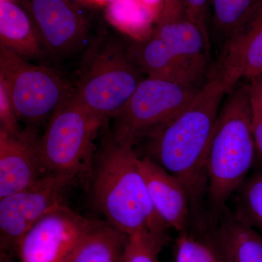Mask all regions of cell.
Listing matches in <instances>:
<instances>
[{"mask_svg": "<svg viewBox=\"0 0 262 262\" xmlns=\"http://www.w3.org/2000/svg\"><path fill=\"white\" fill-rule=\"evenodd\" d=\"M141 1L155 13L158 19L163 10V0H141Z\"/></svg>", "mask_w": 262, "mask_h": 262, "instance_id": "cell-28", "label": "cell"}, {"mask_svg": "<svg viewBox=\"0 0 262 262\" xmlns=\"http://www.w3.org/2000/svg\"><path fill=\"white\" fill-rule=\"evenodd\" d=\"M142 80L126 48L115 39H102L91 50L74 97L103 122L123 110Z\"/></svg>", "mask_w": 262, "mask_h": 262, "instance_id": "cell-4", "label": "cell"}, {"mask_svg": "<svg viewBox=\"0 0 262 262\" xmlns=\"http://www.w3.org/2000/svg\"><path fill=\"white\" fill-rule=\"evenodd\" d=\"M76 177L44 174L30 187L0 198L1 254L16 253L27 231L48 212L63 204L65 193Z\"/></svg>", "mask_w": 262, "mask_h": 262, "instance_id": "cell-8", "label": "cell"}, {"mask_svg": "<svg viewBox=\"0 0 262 262\" xmlns=\"http://www.w3.org/2000/svg\"><path fill=\"white\" fill-rule=\"evenodd\" d=\"M210 242L220 262H262V234L226 211Z\"/></svg>", "mask_w": 262, "mask_h": 262, "instance_id": "cell-15", "label": "cell"}, {"mask_svg": "<svg viewBox=\"0 0 262 262\" xmlns=\"http://www.w3.org/2000/svg\"><path fill=\"white\" fill-rule=\"evenodd\" d=\"M250 106H251V127L256 146L257 160L262 165V82L253 79L248 84Z\"/></svg>", "mask_w": 262, "mask_h": 262, "instance_id": "cell-24", "label": "cell"}, {"mask_svg": "<svg viewBox=\"0 0 262 262\" xmlns=\"http://www.w3.org/2000/svg\"><path fill=\"white\" fill-rule=\"evenodd\" d=\"M234 216L262 234V165L245 179L234 193Z\"/></svg>", "mask_w": 262, "mask_h": 262, "instance_id": "cell-21", "label": "cell"}, {"mask_svg": "<svg viewBox=\"0 0 262 262\" xmlns=\"http://www.w3.org/2000/svg\"><path fill=\"white\" fill-rule=\"evenodd\" d=\"M1 1H4V0H1Z\"/></svg>", "mask_w": 262, "mask_h": 262, "instance_id": "cell-31", "label": "cell"}, {"mask_svg": "<svg viewBox=\"0 0 262 262\" xmlns=\"http://www.w3.org/2000/svg\"><path fill=\"white\" fill-rule=\"evenodd\" d=\"M208 75L206 83L184 110L149 131L148 156L184 184L192 220L201 226L206 218L208 149L224 98L234 88L214 69Z\"/></svg>", "mask_w": 262, "mask_h": 262, "instance_id": "cell-1", "label": "cell"}, {"mask_svg": "<svg viewBox=\"0 0 262 262\" xmlns=\"http://www.w3.org/2000/svg\"><path fill=\"white\" fill-rule=\"evenodd\" d=\"M96 222L64 204L56 207L24 234L17 248L15 262H67ZM1 262L14 261L1 255Z\"/></svg>", "mask_w": 262, "mask_h": 262, "instance_id": "cell-9", "label": "cell"}, {"mask_svg": "<svg viewBox=\"0 0 262 262\" xmlns=\"http://www.w3.org/2000/svg\"><path fill=\"white\" fill-rule=\"evenodd\" d=\"M106 18L137 40L149 37L150 26L157 20L155 13L141 0H115L107 5Z\"/></svg>", "mask_w": 262, "mask_h": 262, "instance_id": "cell-20", "label": "cell"}, {"mask_svg": "<svg viewBox=\"0 0 262 262\" xmlns=\"http://www.w3.org/2000/svg\"><path fill=\"white\" fill-rule=\"evenodd\" d=\"M254 79H258V80L261 81V82H262V74L261 75L258 76V77H255Z\"/></svg>", "mask_w": 262, "mask_h": 262, "instance_id": "cell-30", "label": "cell"}, {"mask_svg": "<svg viewBox=\"0 0 262 262\" xmlns=\"http://www.w3.org/2000/svg\"><path fill=\"white\" fill-rule=\"evenodd\" d=\"M127 241L108 222H96L67 262H123Z\"/></svg>", "mask_w": 262, "mask_h": 262, "instance_id": "cell-18", "label": "cell"}, {"mask_svg": "<svg viewBox=\"0 0 262 262\" xmlns=\"http://www.w3.org/2000/svg\"><path fill=\"white\" fill-rule=\"evenodd\" d=\"M18 116L5 84L0 82V129L10 134H16L18 128Z\"/></svg>", "mask_w": 262, "mask_h": 262, "instance_id": "cell-26", "label": "cell"}, {"mask_svg": "<svg viewBox=\"0 0 262 262\" xmlns=\"http://www.w3.org/2000/svg\"><path fill=\"white\" fill-rule=\"evenodd\" d=\"M233 86L262 74V6L245 28L224 44L213 67Z\"/></svg>", "mask_w": 262, "mask_h": 262, "instance_id": "cell-14", "label": "cell"}, {"mask_svg": "<svg viewBox=\"0 0 262 262\" xmlns=\"http://www.w3.org/2000/svg\"><path fill=\"white\" fill-rule=\"evenodd\" d=\"M139 168L155 211L169 228L187 232L192 220L190 200L184 184L148 157L139 160Z\"/></svg>", "mask_w": 262, "mask_h": 262, "instance_id": "cell-12", "label": "cell"}, {"mask_svg": "<svg viewBox=\"0 0 262 262\" xmlns=\"http://www.w3.org/2000/svg\"><path fill=\"white\" fill-rule=\"evenodd\" d=\"M21 3L43 48L51 54L65 56L85 42L87 24L70 0H21Z\"/></svg>", "mask_w": 262, "mask_h": 262, "instance_id": "cell-10", "label": "cell"}, {"mask_svg": "<svg viewBox=\"0 0 262 262\" xmlns=\"http://www.w3.org/2000/svg\"><path fill=\"white\" fill-rule=\"evenodd\" d=\"M103 122L74 96L50 117L38 152L43 173L74 174L89 168L93 139Z\"/></svg>", "mask_w": 262, "mask_h": 262, "instance_id": "cell-5", "label": "cell"}, {"mask_svg": "<svg viewBox=\"0 0 262 262\" xmlns=\"http://www.w3.org/2000/svg\"><path fill=\"white\" fill-rule=\"evenodd\" d=\"M183 17H185V15L182 0H163V10L156 21L174 20Z\"/></svg>", "mask_w": 262, "mask_h": 262, "instance_id": "cell-27", "label": "cell"}, {"mask_svg": "<svg viewBox=\"0 0 262 262\" xmlns=\"http://www.w3.org/2000/svg\"><path fill=\"white\" fill-rule=\"evenodd\" d=\"M0 42L24 58H39L44 52L29 15L11 0L0 1Z\"/></svg>", "mask_w": 262, "mask_h": 262, "instance_id": "cell-16", "label": "cell"}, {"mask_svg": "<svg viewBox=\"0 0 262 262\" xmlns=\"http://www.w3.org/2000/svg\"><path fill=\"white\" fill-rule=\"evenodd\" d=\"M0 82L8 91L18 120L27 122L51 117L75 94L53 69L32 64L5 48L0 52Z\"/></svg>", "mask_w": 262, "mask_h": 262, "instance_id": "cell-6", "label": "cell"}, {"mask_svg": "<svg viewBox=\"0 0 262 262\" xmlns=\"http://www.w3.org/2000/svg\"><path fill=\"white\" fill-rule=\"evenodd\" d=\"M36 134H10L0 129V198L30 187L44 175Z\"/></svg>", "mask_w": 262, "mask_h": 262, "instance_id": "cell-11", "label": "cell"}, {"mask_svg": "<svg viewBox=\"0 0 262 262\" xmlns=\"http://www.w3.org/2000/svg\"><path fill=\"white\" fill-rule=\"evenodd\" d=\"M262 6V0H210L215 36L223 44L238 34Z\"/></svg>", "mask_w": 262, "mask_h": 262, "instance_id": "cell-19", "label": "cell"}, {"mask_svg": "<svg viewBox=\"0 0 262 262\" xmlns=\"http://www.w3.org/2000/svg\"><path fill=\"white\" fill-rule=\"evenodd\" d=\"M175 262H220L210 242L194 238L188 232L181 233L177 241Z\"/></svg>", "mask_w": 262, "mask_h": 262, "instance_id": "cell-23", "label": "cell"}, {"mask_svg": "<svg viewBox=\"0 0 262 262\" xmlns=\"http://www.w3.org/2000/svg\"><path fill=\"white\" fill-rule=\"evenodd\" d=\"M202 86L151 77L143 79L126 106L114 118L113 139L121 145L133 147L139 136L184 110Z\"/></svg>", "mask_w": 262, "mask_h": 262, "instance_id": "cell-7", "label": "cell"}, {"mask_svg": "<svg viewBox=\"0 0 262 262\" xmlns=\"http://www.w3.org/2000/svg\"><path fill=\"white\" fill-rule=\"evenodd\" d=\"M133 61L147 77L196 84L207 74L208 67L186 59L169 48L152 32L127 48Z\"/></svg>", "mask_w": 262, "mask_h": 262, "instance_id": "cell-13", "label": "cell"}, {"mask_svg": "<svg viewBox=\"0 0 262 262\" xmlns=\"http://www.w3.org/2000/svg\"><path fill=\"white\" fill-rule=\"evenodd\" d=\"M133 147L121 145L110 134L95 160L91 195L108 223L127 236L146 229L165 235L168 226L150 200Z\"/></svg>", "mask_w": 262, "mask_h": 262, "instance_id": "cell-2", "label": "cell"}, {"mask_svg": "<svg viewBox=\"0 0 262 262\" xmlns=\"http://www.w3.org/2000/svg\"><path fill=\"white\" fill-rule=\"evenodd\" d=\"M186 18L195 24L204 35L210 39L208 31V14L210 0H182Z\"/></svg>", "mask_w": 262, "mask_h": 262, "instance_id": "cell-25", "label": "cell"}, {"mask_svg": "<svg viewBox=\"0 0 262 262\" xmlns=\"http://www.w3.org/2000/svg\"><path fill=\"white\" fill-rule=\"evenodd\" d=\"M165 238L146 229L127 236L123 262H159L158 254Z\"/></svg>", "mask_w": 262, "mask_h": 262, "instance_id": "cell-22", "label": "cell"}, {"mask_svg": "<svg viewBox=\"0 0 262 262\" xmlns=\"http://www.w3.org/2000/svg\"><path fill=\"white\" fill-rule=\"evenodd\" d=\"M152 33L181 56L208 67L210 41L201 29L186 17L157 21Z\"/></svg>", "mask_w": 262, "mask_h": 262, "instance_id": "cell-17", "label": "cell"}, {"mask_svg": "<svg viewBox=\"0 0 262 262\" xmlns=\"http://www.w3.org/2000/svg\"><path fill=\"white\" fill-rule=\"evenodd\" d=\"M257 160L251 127L248 84L228 94L217 120L206 161V206L208 218L219 220L227 203Z\"/></svg>", "mask_w": 262, "mask_h": 262, "instance_id": "cell-3", "label": "cell"}, {"mask_svg": "<svg viewBox=\"0 0 262 262\" xmlns=\"http://www.w3.org/2000/svg\"><path fill=\"white\" fill-rule=\"evenodd\" d=\"M94 1L95 3H99V4H110V3H113L115 0H91Z\"/></svg>", "mask_w": 262, "mask_h": 262, "instance_id": "cell-29", "label": "cell"}]
</instances>
